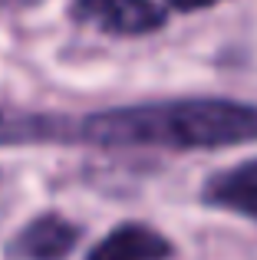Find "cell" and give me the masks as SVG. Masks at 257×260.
<instances>
[{
  "mask_svg": "<svg viewBox=\"0 0 257 260\" xmlns=\"http://www.w3.org/2000/svg\"><path fill=\"white\" fill-rule=\"evenodd\" d=\"M76 139V125L56 115L20 112V109H0V145H20V142H56Z\"/></svg>",
  "mask_w": 257,
  "mask_h": 260,
  "instance_id": "obj_6",
  "label": "cell"
},
{
  "mask_svg": "<svg viewBox=\"0 0 257 260\" xmlns=\"http://www.w3.org/2000/svg\"><path fill=\"white\" fill-rule=\"evenodd\" d=\"M76 224H70L59 214H40L26 224L23 231L13 234L7 244V257L10 260H63L76 247Z\"/></svg>",
  "mask_w": 257,
  "mask_h": 260,
  "instance_id": "obj_3",
  "label": "cell"
},
{
  "mask_svg": "<svg viewBox=\"0 0 257 260\" xmlns=\"http://www.w3.org/2000/svg\"><path fill=\"white\" fill-rule=\"evenodd\" d=\"M172 244L145 224H122L106 234L86 260H168Z\"/></svg>",
  "mask_w": 257,
  "mask_h": 260,
  "instance_id": "obj_4",
  "label": "cell"
},
{
  "mask_svg": "<svg viewBox=\"0 0 257 260\" xmlns=\"http://www.w3.org/2000/svg\"><path fill=\"white\" fill-rule=\"evenodd\" d=\"M214 4H221V0H168V7H175V10H181V13L205 10V7H214Z\"/></svg>",
  "mask_w": 257,
  "mask_h": 260,
  "instance_id": "obj_7",
  "label": "cell"
},
{
  "mask_svg": "<svg viewBox=\"0 0 257 260\" xmlns=\"http://www.w3.org/2000/svg\"><path fill=\"white\" fill-rule=\"evenodd\" d=\"M73 17L112 37H142L165 23V7L155 0H73Z\"/></svg>",
  "mask_w": 257,
  "mask_h": 260,
  "instance_id": "obj_2",
  "label": "cell"
},
{
  "mask_svg": "<svg viewBox=\"0 0 257 260\" xmlns=\"http://www.w3.org/2000/svg\"><path fill=\"white\" fill-rule=\"evenodd\" d=\"M79 142L106 148H228L257 139V106L234 99H165L92 112Z\"/></svg>",
  "mask_w": 257,
  "mask_h": 260,
  "instance_id": "obj_1",
  "label": "cell"
},
{
  "mask_svg": "<svg viewBox=\"0 0 257 260\" xmlns=\"http://www.w3.org/2000/svg\"><path fill=\"white\" fill-rule=\"evenodd\" d=\"M205 201L214 204V208H224V211H234L241 217L257 221V158L208 178Z\"/></svg>",
  "mask_w": 257,
  "mask_h": 260,
  "instance_id": "obj_5",
  "label": "cell"
}]
</instances>
